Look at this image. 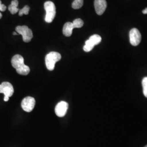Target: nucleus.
Masks as SVG:
<instances>
[{"label": "nucleus", "instance_id": "12", "mask_svg": "<svg viewBox=\"0 0 147 147\" xmlns=\"http://www.w3.org/2000/svg\"><path fill=\"white\" fill-rule=\"evenodd\" d=\"M19 2L18 0H13L11 1V4L8 7V10L11 12V14H15L18 13L19 9L18 8Z\"/></svg>", "mask_w": 147, "mask_h": 147}, {"label": "nucleus", "instance_id": "7", "mask_svg": "<svg viewBox=\"0 0 147 147\" xmlns=\"http://www.w3.org/2000/svg\"><path fill=\"white\" fill-rule=\"evenodd\" d=\"M0 93L5 95L4 101L7 102L9 100V97L14 93V88L12 84L8 82H3L0 84Z\"/></svg>", "mask_w": 147, "mask_h": 147}, {"label": "nucleus", "instance_id": "19", "mask_svg": "<svg viewBox=\"0 0 147 147\" xmlns=\"http://www.w3.org/2000/svg\"><path fill=\"white\" fill-rule=\"evenodd\" d=\"M2 17V14L0 13V19H1Z\"/></svg>", "mask_w": 147, "mask_h": 147}, {"label": "nucleus", "instance_id": "16", "mask_svg": "<svg viewBox=\"0 0 147 147\" xmlns=\"http://www.w3.org/2000/svg\"><path fill=\"white\" fill-rule=\"evenodd\" d=\"M6 9H7L6 6L5 5H4L3 4H2V2L0 0V11H5L6 10Z\"/></svg>", "mask_w": 147, "mask_h": 147}, {"label": "nucleus", "instance_id": "9", "mask_svg": "<svg viewBox=\"0 0 147 147\" xmlns=\"http://www.w3.org/2000/svg\"><path fill=\"white\" fill-rule=\"evenodd\" d=\"M130 42L133 46H137L141 41V34L140 32L137 28H134L129 32Z\"/></svg>", "mask_w": 147, "mask_h": 147}, {"label": "nucleus", "instance_id": "17", "mask_svg": "<svg viewBox=\"0 0 147 147\" xmlns=\"http://www.w3.org/2000/svg\"><path fill=\"white\" fill-rule=\"evenodd\" d=\"M142 13H143V14H147V8H146L144 10H143V11H142Z\"/></svg>", "mask_w": 147, "mask_h": 147}, {"label": "nucleus", "instance_id": "1", "mask_svg": "<svg viewBox=\"0 0 147 147\" xmlns=\"http://www.w3.org/2000/svg\"><path fill=\"white\" fill-rule=\"evenodd\" d=\"M13 68L16 69V72L21 75H27L30 72V68L25 64L24 59L20 55L14 56L11 61Z\"/></svg>", "mask_w": 147, "mask_h": 147}, {"label": "nucleus", "instance_id": "18", "mask_svg": "<svg viewBox=\"0 0 147 147\" xmlns=\"http://www.w3.org/2000/svg\"><path fill=\"white\" fill-rule=\"evenodd\" d=\"M13 35H18V33L16 32H14L13 33Z\"/></svg>", "mask_w": 147, "mask_h": 147}, {"label": "nucleus", "instance_id": "2", "mask_svg": "<svg viewBox=\"0 0 147 147\" xmlns=\"http://www.w3.org/2000/svg\"><path fill=\"white\" fill-rule=\"evenodd\" d=\"M84 21L81 19H76L73 22H67L64 24L63 28V34L66 37L71 36L73 30L75 28H81L84 25Z\"/></svg>", "mask_w": 147, "mask_h": 147}, {"label": "nucleus", "instance_id": "6", "mask_svg": "<svg viewBox=\"0 0 147 147\" xmlns=\"http://www.w3.org/2000/svg\"><path fill=\"white\" fill-rule=\"evenodd\" d=\"M101 42V37L98 34H94L90 37L89 39L86 41L84 47L85 52H89L94 48L95 45L99 44Z\"/></svg>", "mask_w": 147, "mask_h": 147}, {"label": "nucleus", "instance_id": "10", "mask_svg": "<svg viewBox=\"0 0 147 147\" xmlns=\"http://www.w3.org/2000/svg\"><path fill=\"white\" fill-rule=\"evenodd\" d=\"M68 109V104L64 101L58 102L55 107L56 115L59 117H63L67 113Z\"/></svg>", "mask_w": 147, "mask_h": 147}, {"label": "nucleus", "instance_id": "11", "mask_svg": "<svg viewBox=\"0 0 147 147\" xmlns=\"http://www.w3.org/2000/svg\"><path fill=\"white\" fill-rule=\"evenodd\" d=\"M95 10L96 14L101 16L104 14L107 7V2L106 0H95Z\"/></svg>", "mask_w": 147, "mask_h": 147}, {"label": "nucleus", "instance_id": "3", "mask_svg": "<svg viewBox=\"0 0 147 147\" xmlns=\"http://www.w3.org/2000/svg\"><path fill=\"white\" fill-rule=\"evenodd\" d=\"M61 55L57 52H50L47 54L45 57V64L49 70H53L56 62H58L61 59Z\"/></svg>", "mask_w": 147, "mask_h": 147}, {"label": "nucleus", "instance_id": "5", "mask_svg": "<svg viewBox=\"0 0 147 147\" xmlns=\"http://www.w3.org/2000/svg\"><path fill=\"white\" fill-rule=\"evenodd\" d=\"M16 31L22 36L23 41L28 42L33 38V33L31 30L27 26H18L16 28Z\"/></svg>", "mask_w": 147, "mask_h": 147}, {"label": "nucleus", "instance_id": "14", "mask_svg": "<svg viewBox=\"0 0 147 147\" xmlns=\"http://www.w3.org/2000/svg\"><path fill=\"white\" fill-rule=\"evenodd\" d=\"M142 87H143V92L144 96L147 98V77L144 78L142 80Z\"/></svg>", "mask_w": 147, "mask_h": 147}, {"label": "nucleus", "instance_id": "13", "mask_svg": "<svg viewBox=\"0 0 147 147\" xmlns=\"http://www.w3.org/2000/svg\"><path fill=\"white\" fill-rule=\"evenodd\" d=\"M84 5V0H74L72 3V8L75 9L81 8Z\"/></svg>", "mask_w": 147, "mask_h": 147}, {"label": "nucleus", "instance_id": "8", "mask_svg": "<svg viewBox=\"0 0 147 147\" xmlns=\"http://www.w3.org/2000/svg\"><path fill=\"white\" fill-rule=\"evenodd\" d=\"M36 104V100L31 96H27L21 102V107L23 110L30 112L33 110Z\"/></svg>", "mask_w": 147, "mask_h": 147}, {"label": "nucleus", "instance_id": "4", "mask_svg": "<svg viewBox=\"0 0 147 147\" xmlns=\"http://www.w3.org/2000/svg\"><path fill=\"white\" fill-rule=\"evenodd\" d=\"M44 8L46 11L45 20L47 23L53 22L56 16V7L51 1H47L44 3Z\"/></svg>", "mask_w": 147, "mask_h": 147}, {"label": "nucleus", "instance_id": "20", "mask_svg": "<svg viewBox=\"0 0 147 147\" xmlns=\"http://www.w3.org/2000/svg\"><path fill=\"white\" fill-rule=\"evenodd\" d=\"M144 147H147V145H146V146Z\"/></svg>", "mask_w": 147, "mask_h": 147}, {"label": "nucleus", "instance_id": "15", "mask_svg": "<svg viewBox=\"0 0 147 147\" xmlns=\"http://www.w3.org/2000/svg\"><path fill=\"white\" fill-rule=\"evenodd\" d=\"M30 7L28 5H25L22 9H19V16H22L24 14L25 15H27L29 13L30 11Z\"/></svg>", "mask_w": 147, "mask_h": 147}]
</instances>
